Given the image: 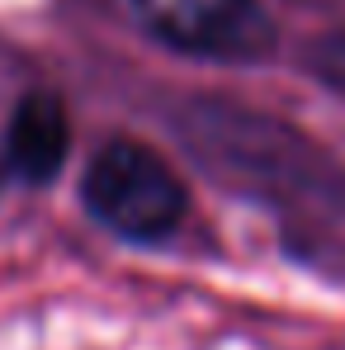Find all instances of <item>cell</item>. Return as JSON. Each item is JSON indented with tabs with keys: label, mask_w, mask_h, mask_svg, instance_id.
I'll return each mask as SVG.
<instances>
[{
	"label": "cell",
	"mask_w": 345,
	"mask_h": 350,
	"mask_svg": "<svg viewBox=\"0 0 345 350\" xmlns=\"http://www.w3.org/2000/svg\"><path fill=\"white\" fill-rule=\"evenodd\" d=\"M147 38L218 66H260L275 57L279 29L260 0H128Z\"/></svg>",
	"instance_id": "3"
},
{
	"label": "cell",
	"mask_w": 345,
	"mask_h": 350,
	"mask_svg": "<svg viewBox=\"0 0 345 350\" xmlns=\"http://www.w3.org/2000/svg\"><path fill=\"white\" fill-rule=\"evenodd\" d=\"M0 185H5V171H0Z\"/></svg>",
	"instance_id": "6"
},
{
	"label": "cell",
	"mask_w": 345,
	"mask_h": 350,
	"mask_svg": "<svg viewBox=\"0 0 345 350\" xmlns=\"http://www.w3.org/2000/svg\"><path fill=\"white\" fill-rule=\"evenodd\" d=\"M175 133L213 180L265 208H279L288 228L312 208L345 218V171H336L317 142L279 118L227 100H189L175 114Z\"/></svg>",
	"instance_id": "1"
},
{
	"label": "cell",
	"mask_w": 345,
	"mask_h": 350,
	"mask_svg": "<svg viewBox=\"0 0 345 350\" xmlns=\"http://www.w3.org/2000/svg\"><path fill=\"white\" fill-rule=\"evenodd\" d=\"M303 66H307L312 81H322L331 95H341V100H345V29L322 33V38L303 53Z\"/></svg>",
	"instance_id": "5"
},
{
	"label": "cell",
	"mask_w": 345,
	"mask_h": 350,
	"mask_svg": "<svg viewBox=\"0 0 345 350\" xmlns=\"http://www.w3.org/2000/svg\"><path fill=\"white\" fill-rule=\"evenodd\" d=\"M66 157H71V118H66L61 95L29 90L5 118V142H0L5 180L24 189H43L61 175Z\"/></svg>",
	"instance_id": "4"
},
{
	"label": "cell",
	"mask_w": 345,
	"mask_h": 350,
	"mask_svg": "<svg viewBox=\"0 0 345 350\" xmlns=\"http://www.w3.org/2000/svg\"><path fill=\"white\" fill-rule=\"evenodd\" d=\"M81 204L105 232L156 246L189 218V189L175 166L137 137L105 142L81 175Z\"/></svg>",
	"instance_id": "2"
}]
</instances>
